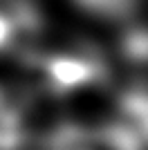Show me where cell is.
<instances>
[{
  "mask_svg": "<svg viewBox=\"0 0 148 150\" xmlns=\"http://www.w3.org/2000/svg\"><path fill=\"white\" fill-rule=\"evenodd\" d=\"M117 125H121L144 150H148V90L137 88L119 96Z\"/></svg>",
  "mask_w": 148,
  "mask_h": 150,
  "instance_id": "2",
  "label": "cell"
},
{
  "mask_svg": "<svg viewBox=\"0 0 148 150\" xmlns=\"http://www.w3.org/2000/svg\"><path fill=\"white\" fill-rule=\"evenodd\" d=\"M45 90L70 92L83 88L88 83H97L103 79L105 69L92 54H58V56H41Z\"/></svg>",
  "mask_w": 148,
  "mask_h": 150,
  "instance_id": "1",
  "label": "cell"
},
{
  "mask_svg": "<svg viewBox=\"0 0 148 150\" xmlns=\"http://www.w3.org/2000/svg\"><path fill=\"white\" fill-rule=\"evenodd\" d=\"M81 5L99 13V16H108V18H123L132 13L137 0H79Z\"/></svg>",
  "mask_w": 148,
  "mask_h": 150,
  "instance_id": "3",
  "label": "cell"
},
{
  "mask_svg": "<svg viewBox=\"0 0 148 150\" xmlns=\"http://www.w3.org/2000/svg\"><path fill=\"white\" fill-rule=\"evenodd\" d=\"M11 40H14V20L9 13H0V50L11 45Z\"/></svg>",
  "mask_w": 148,
  "mask_h": 150,
  "instance_id": "4",
  "label": "cell"
}]
</instances>
